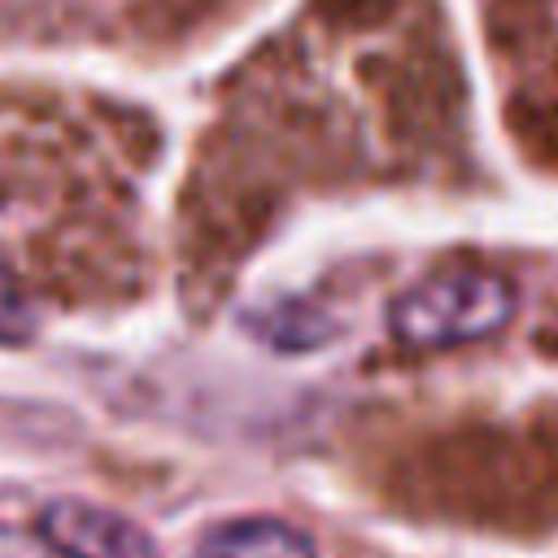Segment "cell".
I'll list each match as a JSON object with an SVG mask.
<instances>
[{
  "instance_id": "6da1fadb",
  "label": "cell",
  "mask_w": 558,
  "mask_h": 558,
  "mask_svg": "<svg viewBox=\"0 0 558 558\" xmlns=\"http://www.w3.org/2000/svg\"><path fill=\"white\" fill-rule=\"evenodd\" d=\"M514 305H519V292L506 275L453 266L405 288L388 310V327L410 349L471 344V340L497 336L514 318Z\"/></svg>"
},
{
  "instance_id": "7a4b0ae2",
  "label": "cell",
  "mask_w": 558,
  "mask_h": 558,
  "mask_svg": "<svg viewBox=\"0 0 558 558\" xmlns=\"http://www.w3.org/2000/svg\"><path fill=\"white\" fill-rule=\"evenodd\" d=\"M39 536L65 558H161L140 523L78 497L48 501L39 510Z\"/></svg>"
},
{
  "instance_id": "3957f363",
  "label": "cell",
  "mask_w": 558,
  "mask_h": 558,
  "mask_svg": "<svg viewBox=\"0 0 558 558\" xmlns=\"http://www.w3.org/2000/svg\"><path fill=\"white\" fill-rule=\"evenodd\" d=\"M192 558H318V549L301 527L270 514H253L201 532Z\"/></svg>"
},
{
  "instance_id": "277c9868",
  "label": "cell",
  "mask_w": 558,
  "mask_h": 558,
  "mask_svg": "<svg viewBox=\"0 0 558 558\" xmlns=\"http://www.w3.org/2000/svg\"><path fill=\"white\" fill-rule=\"evenodd\" d=\"M240 327L275 353H310V349H323L327 340H336V331H340V323L323 305L296 301V296H279V301L244 310Z\"/></svg>"
},
{
  "instance_id": "5b68a950",
  "label": "cell",
  "mask_w": 558,
  "mask_h": 558,
  "mask_svg": "<svg viewBox=\"0 0 558 558\" xmlns=\"http://www.w3.org/2000/svg\"><path fill=\"white\" fill-rule=\"evenodd\" d=\"M35 336V310L9 266H0V344L17 349Z\"/></svg>"
},
{
  "instance_id": "8992f818",
  "label": "cell",
  "mask_w": 558,
  "mask_h": 558,
  "mask_svg": "<svg viewBox=\"0 0 558 558\" xmlns=\"http://www.w3.org/2000/svg\"><path fill=\"white\" fill-rule=\"evenodd\" d=\"M0 558H65L61 549H52L39 532H17V527H0Z\"/></svg>"
},
{
  "instance_id": "52a82bcc",
  "label": "cell",
  "mask_w": 558,
  "mask_h": 558,
  "mask_svg": "<svg viewBox=\"0 0 558 558\" xmlns=\"http://www.w3.org/2000/svg\"><path fill=\"white\" fill-rule=\"evenodd\" d=\"M323 9H327V17L331 22H379L388 9H392V0H318Z\"/></svg>"
},
{
  "instance_id": "ba28073f",
  "label": "cell",
  "mask_w": 558,
  "mask_h": 558,
  "mask_svg": "<svg viewBox=\"0 0 558 558\" xmlns=\"http://www.w3.org/2000/svg\"><path fill=\"white\" fill-rule=\"evenodd\" d=\"M536 144H545L549 153H558V105H545V109H532L527 113V126H523Z\"/></svg>"
}]
</instances>
